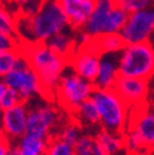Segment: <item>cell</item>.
<instances>
[{
  "label": "cell",
  "mask_w": 154,
  "mask_h": 155,
  "mask_svg": "<svg viewBox=\"0 0 154 155\" xmlns=\"http://www.w3.org/2000/svg\"><path fill=\"white\" fill-rule=\"evenodd\" d=\"M22 102L20 95H18L14 89L11 87H6L5 94H4V99H3V105H4V110L5 108H10L17 104Z\"/></svg>",
  "instance_id": "obj_29"
},
{
  "label": "cell",
  "mask_w": 154,
  "mask_h": 155,
  "mask_svg": "<svg viewBox=\"0 0 154 155\" xmlns=\"http://www.w3.org/2000/svg\"><path fill=\"white\" fill-rule=\"evenodd\" d=\"M20 51L28 65L40 76L47 99L54 101L55 89L69 69V59L53 51L47 43H22Z\"/></svg>",
  "instance_id": "obj_2"
},
{
  "label": "cell",
  "mask_w": 154,
  "mask_h": 155,
  "mask_svg": "<svg viewBox=\"0 0 154 155\" xmlns=\"http://www.w3.org/2000/svg\"><path fill=\"white\" fill-rule=\"evenodd\" d=\"M91 100L100 114V127L125 134L131 117V106L115 89H95Z\"/></svg>",
  "instance_id": "obj_4"
},
{
  "label": "cell",
  "mask_w": 154,
  "mask_h": 155,
  "mask_svg": "<svg viewBox=\"0 0 154 155\" xmlns=\"http://www.w3.org/2000/svg\"><path fill=\"white\" fill-rule=\"evenodd\" d=\"M28 105V104H27ZM62 124L59 108L53 101L43 99L42 102L28 105L26 133L51 140Z\"/></svg>",
  "instance_id": "obj_7"
},
{
  "label": "cell",
  "mask_w": 154,
  "mask_h": 155,
  "mask_svg": "<svg viewBox=\"0 0 154 155\" xmlns=\"http://www.w3.org/2000/svg\"><path fill=\"white\" fill-rule=\"evenodd\" d=\"M82 135H83V127L73 118L68 122L62 123L54 137L59 138L61 140L65 142L67 144L74 147L76 144V142L80 139Z\"/></svg>",
  "instance_id": "obj_21"
},
{
  "label": "cell",
  "mask_w": 154,
  "mask_h": 155,
  "mask_svg": "<svg viewBox=\"0 0 154 155\" xmlns=\"http://www.w3.org/2000/svg\"><path fill=\"white\" fill-rule=\"evenodd\" d=\"M6 84L0 80V114L4 112V105H3V99H4V94H5V90H6Z\"/></svg>",
  "instance_id": "obj_32"
},
{
  "label": "cell",
  "mask_w": 154,
  "mask_h": 155,
  "mask_svg": "<svg viewBox=\"0 0 154 155\" xmlns=\"http://www.w3.org/2000/svg\"><path fill=\"white\" fill-rule=\"evenodd\" d=\"M22 46V41L17 35L0 32V51H16Z\"/></svg>",
  "instance_id": "obj_28"
},
{
  "label": "cell",
  "mask_w": 154,
  "mask_h": 155,
  "mask_svg": "<svg viewBox=\"0 0 154 155\" xmlns=\"http://www.w3.org/2000/svg\"><path fill=\"white\" fill-rule=\"evenodd\" d=\"M49 140L35 137L32 134L25 133L15 144L20 148L24 155H46Z\"/></svg>",
  "instance_id": "obj_19"
},
{
  "label": "cell",
  "mask_w": 154,
  "mask_h": 155,
  "mask_svg": "<svg viewBox=\"0 0 154 155\" xmlns=\"http://www.w3.org/2000/svg\"><path fill=\"white\" fill-rule=\"evenodd\" d=\"M95 89L94 83L83 79L68 69L55 89L54 101L67 112L73 113L84 101L91 99Z\"/></svg>",
  "instance_id": "obj_6"
},
{
  "label": "cell",
  "mask_w": 154,
  "mask_h": 155,
  "mask_svg": "<svg viewBox=\"0 0 154 155\" xmlns=\"http://www.w3.org/2000/svg\"><path fill=\"white\" fill-rule=\"evenodd\" d=\"M96 147L95 135L83 134L74 145V155H92Z\"/></svg>",
  "instance_id": "obj_25"
},
{
  "label": "cell",
  "mask_w": 154,
  "mask_h": 155,
  "mask_svg": "<svg viewBox=\"0 0 154 155\" xmlns=\"http://www.w3.org/2000/svg\"><path fill=\"white\" fill-rule=\"evenodd\" d=\"M95 43L101 55L119 54L126 46L121 33H104L100 37L95 38Z\"/></svg>",
  "instance_id": "obj_20"
},
{
  "label": "cell",
  "mask_w": 154,
  "mask_h": 155,
  "mask_svg": "<svg viewBox=\"0 0 154 155\" xmlns=\"http://www.w3.org/2000/svg\"><path fill=\"white\" fill-rule=\"evenodd\" d=\"M0 80H2V79H0Z\"/></svg>",
  "instance_id": "obj_38"
},
{
  "label": "cell",
  "mask_w": 154,
  "mask_h": 155,
  "mask_svg": "<svg viewBox=\"0 0 154 155\" xmlns=\"http://www.w3.org/2000/svg\"><path fill=\"white\" fill-rule=\"evenodd\" d=\"M8 87L14 89L22 100L30 104L35 99H47L43 84L37 73L28 65L26 59L9 71L2 79Z\"/></svg>",
  "instance_id": "obj_8"
},
{
  "label": "cell",
  "mask_w": 154,
  "mask_h": 155,
  "mask_svg": "<svg viewBox=\"0 0 154 155\" xmlns=\"http://www.w3.org/2000/svg\"><path fill=\"white\" fill-rule=\"evenodd\" d=\"M148 105L154 108V76L149 80V95H148Z\"/></svg>",
  "instance_id": "obj_31"
},
{
  "label": "cell",
  "mask_w": 154,
  "mask_h": 155,
  "mask_svg": "<svg viewBox=\"0 0 154 155\" xmlns=\"http://www.w3.org/2000/svg\"><path fill=\"white\" fill-rule=\"evenodd\" d=\"M125 137V149L129 155H147L154 148V108L148 104L131 107V117Z\"/></svg>",
  "instance_id": "obj_3"
},
{
  "label": "cell",
  "mask_w": 154,
  "mask_h": 155,
  "mask_svg": "<svg viewBox=\"0 0 154 155\" xmlns=\"http://www.w3.org/2000/svg\"><path fill=\"white\" fill-rule=\"evenodd\" d=\"M27 116L28 105L26 102H20L10 108H5L0 114V133L10 144H15L26 133Z\"/></svg>",
  "instance_id": "obj_10"
},
{
  "label": "cell",
  "mask_w": 154,
  "mask_h": 155,
  "mask_svg": "<svg viewBox=\"0 0 154 155\" xmlns=\"http://www.w3.org/2000/svg\"><path fill=\"white\" fill-rule=\"evenodd\" d=\"M101 54L96 47L95 40L86 47L78 48L69 58V69L83 79L94 83L100 67Z\"/></svg>",
  "instance_id": "obj_11"
},
{
  "label": "cell",
  "mask_w": 154,
  "mask_h": 155,
  "mask_svg": "<svg viewBox=\"0 0 154 155\" xmlns=\"http://www.w3.org/2000/svg\"><path fill=\"white\" fill-rule=\"evenodd\" d=\"M46 155H74V147L67 144L59 138L53 137L48 143Z\"/></svg>",
  "instance_id": "obj_27"
},
{
  "label": "cell",
  "mask_w": 154,
  "mask_h": 155,
  "mask_svg": "<svg viewBox=\"0 0 154 155\" xmlns=\"http://www.w3.org/2000/svg\"><path fill=\"white\" fill-rule=\"evenodd\" d=\"M63 9L70 28L74 31L83 30L95 8L96 0H58Z\"/></svg>",
  "instance_id": "obj_13"
},
{
  "label": "cell",
  "mask_w": 154,
  "mask_h": 155,
  "mask_svg": "<svg viewBox=\"0 0 154 155\" xmlns=\"http://www.w3.org/2000/svg\"><path fill=\"white\" fill-rule=\"evenodd\" d=\"M70 28L58 0H45L31 16H18L17 36L22 43H46L51 37Z\"/></svg>",
  "instance_id": "obj_1"
},
{
  "label": "cell",
  "mask_w": 154,
  "mask_h": 155,
  "mask_svg": "<svg viewBox=\"0 0 154 155\" xmlns=\"http://www.w3.org/2000/svg\"><path fill=\"white\" fill-rule=\"evenodd\" d=\"M128 12H126L125 10H122L119 6H115L107 20L105 24V33H121V31L123 30L127 18H128Z\"/></svg>",
  "instance_id": "obj_23"
},
{
  "label": "cell",
  "mask_w": 154,
  "mask_h": 155,
  "mask_svg": "<svg viewBox=\"0 0 154 155\" xmlns=\"http://www.w3.org/2000/svg\"><path fill=\"white\" fill-rule=\"evenodd\" d=\"M120 78L117 54H104L94 85L96 89H113Z\"/></svg>",
  "instance_id": "obj_15"
},
{
  "label": "cell",
  "mask_w": 154,
  "mask_h": 155,
  "mask_svg": "<svg viewBox=\"0 0 154 155\" xmlns=\"http://www.w3.org/2000/svg\"><path fill=\"white\" fill-rule=\"evenodd\" d=\"M10 142L0 133V155H9L10 153Z\"/></svg>",
  "instance_id": "obj_30"
},
{
  "label": "cell",
  "mask_w": 154,
  "mask_h": 155,
  "mask_svg": "<svg viewBox=\"0 0 154 155\" xmlns=\"http://www.w3.org/2000/svg\"><path fill=\"white\" fill-rule=\"evenodd\" d=\"M116 6L121 8L128 14L136 12L150 6H154V0H115Z\"/></svg>",
  "instance_id": "obj_26"
},
{
  "label": "cell",
  "mask_w": 154,
  "mask_h": 155,
  "mask_svg": "<svg viewBox=\"0 0 154 155\" xmlns=\"http://www.w3.org/2000/svg\"><path fill=\"white\" fill-rule=\"evenodd\" d=\"M115 6H116L115 0H96L95 8L83 30L89 33L92 38H98L104 35L106 20Z\"/></svg>",
  "instance_id": "obj_14"
},
{
  "label": "cell",
  "mask_w": 154,
  "mask_h": 155,
  "mask_svg": "<svg viewBox=\"0 0 154 155\" xmlns=\"http://www.w3.org/2000/svg\"><path fill=\"white\" fill-rule=\"evenodd\" d=\"M25 61L20 49L16 51H0V79Z\"/></svg>",
  "instance_id": "obj_22"
},
{
  "label": "cell",
  "mask_w": 154,
  "mask_h": 155,
  "mask_svg": "<svg viewBox=\"0 0 154 155\" xmlns=\"http://www.w3.org/2000/svg\"><path fill=\"white\" fill-rule=\"evenodd\" d=\"M95 139L110 155H116L125 150V137L123 134L110 132L104 128H99L96 130Z\"/></svg>",
  "instance_id": "obj_18"
},
{
  "label": "cell",
  "mask_w": 154,
  "mask_h": 155,
  "mask_svg": "<svg viewBox=\"0 0 154 155\" xmlns=\"http://www.w3.org/2000/svg\"><path fill=\"white\" fill-rule=\"evenodd\" d=\"M149 42H150V45L154 47V32L152 33V37H150V40H149Z\"/></svg>",
  "instance_id": "obj_34"
},
{
  "label": "cell",
  "mask_w": 154,
  "mask_h": 155,
  "mask_svg": "<svg viewBox=\"0 0 154 155\" xmlns=\"http://www.w3.org/2000/svg\"><path fill=\"white\" fill-rule=\"evenodd\" d=\"M147 155H154V148H153V149H150V150L147 153Z\"/></svg>",
  "instance_id": "obj_35"
},
{
  "label": "cell",
  "mask_w": 154,
  "mask_h": 155,
  "mask_svg": "<svg viewBox=\"0 0 154 155\" xmlns=\"http://www.w3.org/2000/svg\"><path fill=\"white\" fill-rule=\"evenodd\" d=\"M6 2H9V0H4V3H6Z\"/></svg>",
  "instance_id": "obj_37"
},
{
  "label": "cell",
  "mask_w": 154,
  "mask_h": 155,
  "mask_svg": "<svg viewBox=\"0 0 154 155\" xmlns=\"http://www.w3.org/2000/svg\"><path fill=\"white\" fill-rule=\"evenodd\" d=\"M18 16L6 5H0V32L17 35Z\"/></svg>",
  "instance_id": "obj_24"
},
{
  "label": "cell",
  "mask_w": 154,
  "mask_h": 155,
  "mask_svg": "<svg viewBox=\"0 0 154 155\" xmlns=\"http://www.w3.org/2000/svg\"><path fill=\"white\" fill-rule=\"evenodd\" d=\"M113 89L131 107H138L148 104L149 80L120 76Z\"/></svg>",
  "instance_id": "obj_12"
},
{
  "label": "cell",
  "mask_w": 154,
  "mask_h": 155,
  "mask_svg": "<svg viewBox=\"0 0 154 155\" xmlns=\"http://www.w3.org/2000/svg\"><path fill=\"white\" fill-rule=\"evenodd\" d=\"M4 4V0H0V5H3Z\"/></svg>",
  "instance_id": "obj_36"
},
{
  "label": "cell",
  "mask_w": 154,
  "mask_h": 155,
  "mask_svg": "<svg viewBox=\"0 0 154 155\" xmlns=\"http://www.w3.org/2000/svg\"><path fill=\"white\" fill-rule=\"evenodd\" d=\"M154 32V6L132 12L121 31L126 45L149 42Z\"/></svg>",
  "instance_id": "obj_9"
},
{
  "label": "cell",
  "mask_w": 154,
  "mask_h": 155,
  "mask_svg": "<svg viewBox=\"0 0 154 155\" xmlns=\"http://www.w3.org/2000/svg\"><path fill=\"white\" fill-rule=\"evenodd\" d=\"M73 118L78 122L82 127H100V114L95 102L89 99L84 101L80 106H78L73 113Z\"/></svg>",
  "instance_id": "obj_17"
},
{
  "label": "cell",
  "mask_w": 154,
  "mask_h": 155,
  "mask_svg": "<svg viewBox=\"0 0 154 155\" xmlns=\"http://www.w3.org/2000/svg\"><path fill=\"white\" fill-rule=\"evenodd\" d=\"M53 51L59 53L61 55L65 57L67 59L74 54V52L78 49L75 41V31L72 28H68L65 31H62L59 33L54 35L46 42Z\"/></svg>",
  "instance_id": "obj_16"
},
{
  "label": "cell",
  "mask_w": 154,
  "mask_h": 155,
  "mask_svg": "<svg viewBox=\"0 0 154 155\" xmlns=\"http://www.w3.org/2000/svg\"><path fill=\"white\" fill-rule=\"evenodd\" d=\"M9 155H24V154H22V151L20 150V148H18L16 144H11Z\"/></svg>",
  "instance_id": "obj_33"
},
{
  "label": "cell",
  "mask_w": 154,
  "mask_h": 155,
  "mask_svg": "<svg viewBox=\"0 0 154 155\" xmlns=\"http://www.w3.org/2000/svg\"><path fill=\"white\" fill-rule=\"evenodd\" d=\"M120 76L150 80L154 76V47L150 42L128 43L117 54Z\"/></svg>",
  "instance_id": "obj_5"
}]
</instances>
